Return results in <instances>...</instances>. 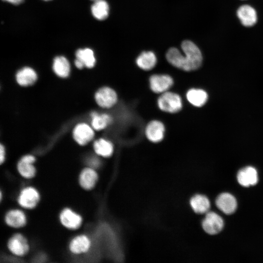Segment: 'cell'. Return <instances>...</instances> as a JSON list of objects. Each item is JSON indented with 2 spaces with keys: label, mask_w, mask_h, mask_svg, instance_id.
<instances>
[{
  "label": "cell",
  "mask_w": 263,
  "mask_h": 263,
  "mask_svg": "<svg viewBox=\"0 0 263 263\" xmlns=\"http://www.w3.org/2000/svg\"><path fill=\"white\" fill-rule=\"evenodd\" d=\"M184 53L174 47L170 48L166 53L167 61L173 66L184 71H191L198 69L203 60L202 53L199 48L190 40H184L181 44Z\"/></svg>",
  "instance_id": "cell-1"
},
{
  "label": "cell",
  "mask_w": 263,
  "mask_h": 263,
  "mask_svg": "<svg viewBox=\"0 0 263 263\" xmlns=\"http://www.w3.org/2000/svg\"><path fill=\"white\" fill-rule=\"evenodd\" d=\"M157 104L160 110L169 113H177L183 107L182 99L180 95L169 91L161 94L157 99Z\"/></svg>",
  "instance_id": "cell-2"
},
{
  "label": "cell",
  "mask_w": 263,
  "mask_h": 263,
  "mask_svg": "<svg viewBox=\"0 0 263 263\" xmlns=\"http://www.w3.org/2000/svg\"><path fill=\"white\" fill-rule=\"evenodd\" d=\"M173 79L168 75L154 74L149 78V85L151 90L156 94H163L173 85Z\"/></svg>",
  "instance_id": "cell-3"
},
{
  "label": "cell",
  "mask_w": 263,
  "mask_h": 263,
  "mask_svg": "<svg viewBox=\"0 0 263 263\" xmlns=\"http://www.w3.org/2000/svg\"><path fill=\"white\" fill-rule=\"evenodd\" d=\"M95 99L101 107L110 108L116 103L118 98L114 90L109 87H103L96 92Z\"/></svg>",
  "instance_id": "cell-4"
},
{
  "label": "cell",
  "mask_w": 263,
  "mask_h": 263,
  "mask_svg": "<svg viewBox=\"0 0 263 263\" xmlns=\"http://www.w3.org/2000/svg\"><path fill=\"white\" fill-rule=\"evenodd\" d=\"M202 226L206 232L210 235L219 233L224 227L222 218L214 212H207L202 222Z\"/></svg>",
  "instance_id": "cell-5"
},
{
  "label": "cell",
  "mask_w": 263,
  "mask_h": 263,
  "mask_svg": "<svg viewBox=\"0 0 263 263\" xmlns=\"http://www.w3.org/2000/svg\"><path fill=\"white\" fill-rule=\"evenodd\" d=\"M165 132L164 125L157 120L150 121L146 126L145 131L147 138L153 143L161 142L164 137Z\"/></svg>",
  "instance_id": "cell-6"
},
{
  "label": "cell",
  "mask_w": 263,
  "mask_h": 263,
  "mask_svg": "<svg viewBox=\"0 0 263 263\" xmlns=\"http://www.w3.org/2000/svg\"><path fill=\"white\" fill-rule=\"evenodd\" d=\"M8 247L12 253L19 256L26 254L29 248L26 238L20 234H16L10 238Z\"/></svg>",
  "instance_id": "cell-7"
},
{
  "label": "cell",
  "mask_w": 263,
  "mask_h": 263,
  "mask_svg": "<svg viewBox=\"0 0 263 263\" xmlns=\"http://www.w3.org/2000/svg\"><path fill=\"white\" fill-rule=\"evenodd\" d=\"M39 196L38 191L32 187L23 188L18 198V202L22 207L33 208L39 201Z\"/></svg>",
  "instance_id": "cell-8"
},
{
  "label": "cell",
  "mask_w": 263,
  "mask_h": 263,
  "mask_svg": "<svg viewBox=\"0 0 263 263\" xmlns=\"http://www.w3.org/2000/svg\"><path fill=\"white\" fill-rule=\"evenodd\" d=\"M216 205L217 207L226 214L233 213L237 206L235 198L228 193L220 194L216 199Z\"/></svg>",
  "instance_id": "cell-9"
},
{
  "label": "cell",
  "mask_w": 263,
  "mask_h": 263,
  "mask_svg": "<svg viewBox=\"0 0 263 263\" xmlns=\"http://www.w3.org/2000/svg\"><path fill=\"white\" fill-rule=\"evenodd\" d=\"M237 178L239 183L245 187L254 186L258 181L257 171L251 166H248L240 169L237 173Z\"/></svg>",
  "instance_id": "cell-10"
},
{
  "label": "cell",
  "mask_w": 263,
  "mask_h": 263,
  "mask_svg": "<svg viewBox=\"0 0 263 263\" xmlns=\"http://www.w3.org/2000/svg\"><path fill=\"white\" fill-rule=\"evenodd\" d=\"M75 140L80 145H84L90 142L94 137L93 129L85 123L77 125L73 131Z\"/></svg>",
  "instance_id": "cell-11"
},
{
  "label": "cell",
  "mask_w": 263,
  "mask_h": 263,
  "mask_svg": "<svg viewBox=\"0 0 263 263\" xmlns=\"http://www.w3.org/2000/svg\"><path fill=\"white\" fill-rule=\"evenodd\" d=\"M237 14L242 24L244 26H252L257 22L256 11L254 8L249 5L240 6L237 10Z\"/></svg>",
  "instance_id": "cell-12"
},
{
  "label": "cell",
  "mask_w": 263,
  "mask_h": 263,
  "mask_svg": "<svg viewBox=\"0 0 263 263\" xmlns=\"http://www.w3.org/2000/svg\"><path fill=\"white\" fill-rule=\"evenodd\" d=\"M60 220L64 226L72 229L78 228L82 222L81 216L69 208H65L62 211Z\"/></svg>",
  "instance_id": "cell-13"
},
{
  "label": "cell",
  "mask_w": 263,
  "mask_h": 263,
  "mask_svg": "<svg viewBox=\"0 0 263 263\" xmlns=\"http://www.w3.org/2000/svg\"><path fill=\"white\" fill-rule=\"evenodd\" d=\"M35 161V157L32 155H26L22 157L18 164V169L19 173L23 177L31 178L36 173V169L33 164Z\"/></svg>",
  "instance_id": "cell-14"
},
{
  "label": "cell",
  "mask_w": 263,
  "mask_h": 263,
  "mask_svg": "<svg viewBox=\"0 0 263 263\" xmlns=\"http://www.w3.org/2000/svg\"><path fill=\"white\" fill-rule=\"evenodd\" d=\"M97 174L94 169L86 168L83 169L79 176L80 186L85 189L94 188L97 181Z\"/></svg>",
  "instance_id": "cell-15"
},
{
  "label": "cell",
  "mask_w": 263,
  "mask_h": 263,
  "mask_svg": "<svg viewBox=\"0 0 263 263\" xmlns=\"http://www.w3.org/2000/svg\"><path fill=\"white\" fill-rule=\"evenodd\" d=\"M157 58L154 53L151 51L142 52L137 57L136 63L138 67L145 71L153 69L155 66Z\"/></svg>",
  "instance_id": "cell-16"
},
{
  "label": "cell",
  "mask_w": 263,
  "mask_h": 263,
  "mask_svg": "<svg viewBox=\"0 0 263 263\" xmlns=\"http://www.w3.org/2000/svg\"><path fill=\"white\" fill-rule=\"evenodd\" d=\"M91 246V242L87 236L84 235L75 237L70 242L69 248L74 254H81L87 251Z\"/></svg>",
  "instance_id": "cell-17"
},
{
  "label": "cell",
  "mask_w": 263,
  "mask_h": 263,
  "mask_svg": "<svg viewBox=\"0 0 263 263\" xmlns=\"http://www.w3.org/2000/svg\"><path fill=\"white\" fill-rule=\"evenodd\" d=\"M186 97L191 105L200 107L206 103L207 100V94L202 89L192 88L188 91Z\"/></svg>",
  "instance_id": "cell-18"
},
{
  "label": "cell",
  "mask_w": 263,
  "mask_h": 263,
  "mask_svg": "<svg viewBox=\"0 0 263 263\" xmlns=\"http://www.w3.org/2000/svg\"><path fill=\"white\" fill-rule=\"evenodd\" d=\"M5 220L8 225L15 228L24 226L26 222L24 213L19 209H12L8 211L5 215Z\"/></svg>",
  "instance_id": "cell-19"
},
{
  "label": "cell",
  "mask_w": 263,
  "mask_h": 263,
  "mask_svg": "<svg viewBox=\"0 0 263 263\" xmlns=\"http://www.w3.org/2000/svg\"><path fill=\"white\" fill-rule=\"evenodd\" d=\"M37 78V75L35 71L32 68L27 67L22 68L16 75L18 83L22 86L34 84Z\"/></svg>",
  "instance_id": "cell-20"
},
{
  "label": "cell",
  "mask_w": 263,
  "mask_h": 263,
  "mask_svg": "<svg viewBox=\"0 0 263 263\" xmlns=\"http://www.w3.org/2000/svg\"><path fill=\"white\" fill-rule=\"evenodd\" d=\"M190 205L193 210L197 213H207L210 208V202L207 198L203 195L197 194L190 200Z\"/></svg>",
  "instance_id": "cell-21"
},
{
  "label": "cell",
  "mask_w": 263,
  "mask_h": 263,
  "mask_svg": "<svg viewBox=\"0 0 263 263\" xmlns=\"http://www.w3.org/2000/svg\"><path fill=\"white\" fill-rule=\"evenodd\" d=\"M91 12L93 16L97 19L104 20L109 16V4L105 0H95L92 5Z\"/></svg>",
  "instance_id": "cell-22"
},
{
  "label": "cell",
  "mask_w": 263,
  "mask_h": 263,
  "mask_svg": "<svg viewBox=\"0 0 263 263\" xmlns=\"http://www.w3.org/2000/svg\"><path fill=\"white\" fill-rule=\"evenodd\" d=\"M53 69L58 76L66 77L69 75L70 65L66 58L63 56H58L54 60Z\"/></svg>",
  "instance_id": "cell-23"
},
{
  "label": "cell",
  "mask_w": 263,
  "mask_h": 263,
  "mask_svg": "<svg viewBox=\"0 0 263 263\" xmlns=\"http://www.w3.org/2000/svg\"><path fill=\"white\" fill-rule=\"evenodd\" d=\"M94 148L96 154L105 157H110L113 151V146L112 142L103 138L94 141Z\"/></svg>",
  "instance_id": "cell-24"
},
{
  "label": "cell",
  "mask_w": 263,
  "mask_h": 263,
  "mask_svg": "<svg viewBox=\"0 0 263 263\" xmlns=\"http://www.w3.org/2000/svg\"><path fill=\"white\" fill-rule=\"evenodd\" d=\"M91 115L92 127L97 131L105 129L112 121V117L106 113L98 114L96 112H93Z\"/></svg>",
  "instance_id": "cell-25"
},
{
  "label": "cell",
  "mask_w": 263,
  "mask_h": 263,
  "mask_svg": "<svg viewBox=\"0 0 263 263\" xmlns=\"http://www.w3.org/2000/svg\"><path fill=\"white\" fill-rule=\"evenodd\" d=\"M76 58L80 60L84 66L91 68L95 63L93 51L90 48L79 49L75 53Z\"/></svg>",
  "instance_id": "cell-26"
},
{
  "label": "cell",
  "mask_w": 263,
  "mask_h": 263,
  "mask_svg": "<svg viewBox=\"0 0 263 263\" xmlns=\"http://www.w3.org/2000/svg\"><path fill=\"white\" fill-rule=\"evenodd\" d=\"M88 165L91 168H96L100 166V162L99 160L96 157H91L87 160Z\"/></svg>",
  "instance_id": "cell-27"
},
{
  "label": "cell",
  "mask_w": 263,
  "mask_h": 263,
  "mask_svg": "<svg viewBox=\"0 0 263 263\" xmlns=\"http://www.w3.org/2000/svg\"><path fill=\"white\" fill-rule=\"evenodd\" d=\"M5 158V150L2 145L0 144V162L2 164Z\"/></svg>",
  "instance_id": "cell-28"
},
{
  "label": "cell",
  "mask_w": 263,
  "mask_h": 263,
  "mask_svg": "<svg viewBox=\"0 0 263 263\" xmlns=\"http://www.w3.org/2000/svg\"><path fill=\"white\" fill-rule=\"evenodd\" d=\"M75 66L78 69H82L84 67L83 63L77 58L75 61Z\"/></svg>",
  "instance_id": "cell-29"
},
{
  "label": "cell",
  "mask_w": 263,
  "mask_h": 263,
  "mask_svg": "<svg viewBox=\"0 0 263 263\" xmlns=\"http://www.w3.org/2000/svg\"><path fill=\"white\" fill-rule=\"evenodd\" d=\"M3 0L8 1L13 4L17 5L22 2L24 0Z\"/></svg>",
  "instance_id": "cell-30"
},
{
  "label": "cell",
  "mask_w": 263,
  "mask_h": 263,
  "mask_svg": "<svg viewBox=\"0 0 263 263\" xmlns=\"http://www.w3.org/2000/svg\"></svg>",
  "instance_id": "cell-31"
},
{
  "label": "cell",
  "mask_w": 263,
  "mask_h": 263,
  "mask_svg": "<svg viewBox=\"0 0 263 263\" xmlns=\"http://www.w3.org/2000/svg\"><path fill=\"white\" fill-rule=\"evenodd\" d=\"M94 0V1H95V0Z\"/></svg>",
  "instance_id": "cell-32"
}]
</instances>
